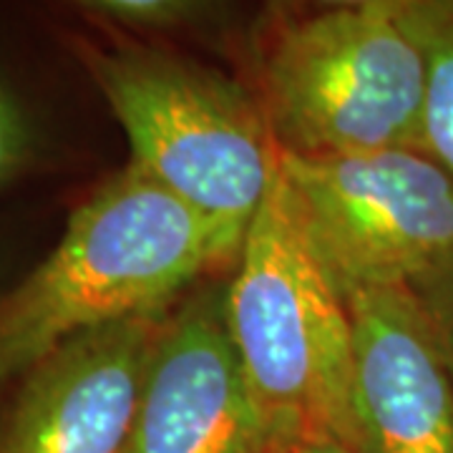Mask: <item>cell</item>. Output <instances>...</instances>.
Here are the masks:
<instances>
[{
	"mask_svg": "<svg viewBox=\"0 0 453 453\" xmlns=\"http://www.w3.org/2000/svg\"><path fill=\"white\" fill-rule=\"evenodd\" d=\"M234 259L199 214L129 162L65 210L49 250L0 297V390L58 342L174 305Z\"/></svg>",
	"mask_w": 453,
	"mask_h": 453,
	"instance_id": "6da1fadb",
	"label": "cell"
},
{
	"mask_svg": "<svg viewBox=\"0 0 453 453\" xmlns=\"http://www.w3.org/2000/svg\"><path fill=\"white\" fill-rule=\"evenodd\" d=\"M65 35L127 136V162L199 214L237 265L280 169L255 91L129 33L71 23Z\"/></svg>",
	"mask_w": 453,
	"mask_h": 453,
	"instance_id": "7a4b0ae2",
	"label": "cell"
},
{
	"mask_svg": "<svg viewBox=\"0 0 453 453\" xmlns=\"http://www.w3.org/2000/svg\"><path fill=\"white\" fill-rule=\"evenodd\" d=\"M226 327L244 378L292 453L330 436L353 449V320L277 169L226 275Z\"/></svg>",
	"mask_w": 453,
	"mask_h": 453,
	"instance_id": "3957f363",
	"label": "cell"
},
{
	"mask_svg": "<svg viewBox=\"0 0 453 453\" xmlns=\"http://www.w3.org/2000/svg\"><path fill=\"white\" fill-rule=\"evenodd\" d=\"M252 91L280 154L330 157L421 142L426 61L398 8L265 28Z\"/></svg>",
	"mask_w": 453,
	"mask_h": 453,
	"instance_id": "277c9868",
	"label": "cell"
},
{
	"mask_svg": "<svg viewBox=\"0 0 453 453\" xmlns=\"http://www.w3.org/2000/svg\"><path fill=\"white\" fill-rule=\"evenodd\" d=\"M280 177L315 257L345 300L405 288L453 255V179L416 146L280 154Z\"/></svg>",
	"mask_w": 453,
	"mask_h": 453,
	"instance_id": "5b68a950",
	"label": "cell"
},
{
	"mask_svg": "<svg viewBox=\"0 0 453 453\" xmlns=\"http://www.w3.org/2000/svg\"><path fill=\"white\" fill-rule=\"evenodd\" d=\"M226 275L196 282L169 310L127 453H288L229 335Z\"/></svg>",
	"mask_w": 453,
	"mask_h": 453,
	"instance_id": "8992f818",
	"label": "cell"
},
{
	"mask_svg": "<svg viewBox=\"0 0 453 453\" xmlns=\"http://www.w3.org/2000/svg\"><path fill=\"white\" fill-rule=\"evenodd\" d=\"M172 305L83 330L0 390V453H127Z\"/></svg>",
	"mask_w": 453,
	"mask_h": 453,
	"instance_id": "52a82bcc",
	"label": "cell"
},
{
	"mask_svg": "<svg viewBox=\"0 0 453 453\" xmlns=\"http://www.w3.org/2000/svg\"><path fill=\"white\" fill-rule=\"evenodd\" d=\"M353 453H453V372L408 288L348 297Z\"/></svg>",
	"mask_w": 453,
	"mask_h": 453,
	"instance_id": "ba28073f",
	"label": "cell"
},
{
	"mask_svg": "<svg viewBox=\"0 0 453 453\" xmlns=\"http://www.w3.org/2000/svg\"><path fill=\"white\" fill-rule=\"evenodd\" d=\"M64 149L46 79L33 71L23 35L11 28L0 0V207L35 179L53 174Z\"/></svg>",
	"mask_w": 453,
	"mask_h": 453,
	"instance_id": "9c48e42d",
	"label": "cell"
},
{
	"mask_svg": "<svg viewBox=\"0 0 453 453\" xmlns=\"http://www.w3.org/2000/svg\"><path fill=\"white\" fill-rule=\"evenodd\" d=\"M398 16L426 61L418 149L453 179V0H405Z\"/></svg>",
	"mask_w": 453,
	"mask_h": 453,
	"instance_id": "30bf717a",
	"label": "cell"
},
{
	"mask_svg": "<svg viewBox=\"0 0 453 453\" xmlns=\"http://www.w3.org/2000/svg\"><path fill=\"white\" fill-rule=\"evenodd\" d=\"M83 18V26L109 31H159L179 26L202 8L204 0H58Z\"/></svg>",
	"mask_w": 453,
	"mask_h": 453,
	"instance_id": "8fae6325",
	"label": "cell"
},
{
	"mask_svg": "<svg viewBox=\"0 0 453 453\" xmlns=\"http://www.w3.org/2000/svg\"><path fill=\"white\" fill-rule=\"evenodd\" d=\"M438 350L453 372V255L431 265L408 285Z\"/></svg>",
	"mask_w": 453,
	"mask_h": 453,
	"instance_id": "7c38bea8",
	"label": "cell"
},
{
	"mask_svg": "<svg viewBox=\"0 0 453 453\" xmlns=\"http://www.w3.org/2000/svg\"><path fill=\"white\" fill-rule=\"evenodd\" d=\"M405 0H262L265 5V28L288 26L308 18L340 13V11H363V8H398Z\"/></svg>",
	"mask_w": 453,
	"mask_h": 453,
	"instance_id": "4fadbf2b",
	"label": "cell"
},
{
	"mask_svg": "<svg viewBox=\"0 0 453 453\" xmlns=\"http://www.w3.org/2000/svg\"><path fill=\"white\" fill-rule=\"evenodd\" d=\"M35 262H38V259H35ZM35 262H13V259H11V255H8V244H5V237H3V232H0V297L11 290L18 280H20V277L31 270Z\"/></svg>",
	"mask_w": 453,
	"mask_h": 453,
	"instance_id": "5bb4252c",
	"label": "cell"
},
{
	"mask_svg": "<svg viewBox=\"0 0 453 453\" xmlns=\"http://www.w3.org/2000/svg\"><path fill=\"white\" fill-rule=\"evenodd\" d=\"M292 453H353L342 441L330 436H320V438H310L305 443H300L297 449Z\"/></svg>",
	"mask_w": 453,
	"mask_h": 453,
	"instance_id": "9a60e30c",
	"label": "cell"
}]
</instances>
